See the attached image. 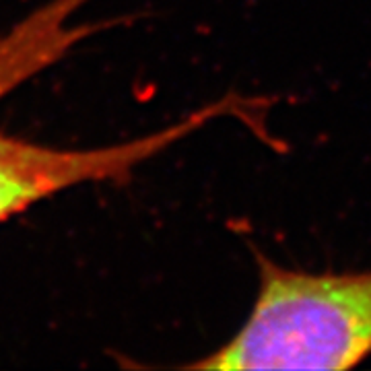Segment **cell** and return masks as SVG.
Here are the masks:
<instances>
[{"instance_id": "1", "label": "cell", "mask_w": 371, "mask_h": 371, "mask_svg": "<svg viewBox=\"0 0 371 371\" xmlns=\"http://www.w3.org/2000/svg\"><path fill=\"white\" fill-rule=\"evenodd\" d=\"M258 295L221 349L194 370H350L371 355V270L306 272L254 248Z\"/></svg>"}, {"instance_id": "2", "label": "cell", "mask_w": 371, "mask_h": 371, "mask_svg": "<svg viewBox=\"0 0 371 371\" xmlns=\"http://www.w3.org/2000/svg\"><path fill=\"white\" fill-rule=\"evenodd\" d=\"M266 109L268 99L264 97L231 93L167 128L99 149H56L0 134V223L68 188L128 177L138 165L221 116L240 118L268 140L262 124Z\"/></svg>"}, {"instance_id": "3", "label": "cell", "mask_w": 371, "mask_h": 371, "mask_svg": "<svg viewBox=\"0 0 371 371\" xmlns=\"http://www.w3.org/2000/svg\"><path fill=\"white\" fill-rule=\"evenodd\" d=\"M72 9L74 4L65 0L31 17V21L21 23L11 35L0 40V97L68 48L72 35L62 23Z\"/></svg>"}]
</instances>
